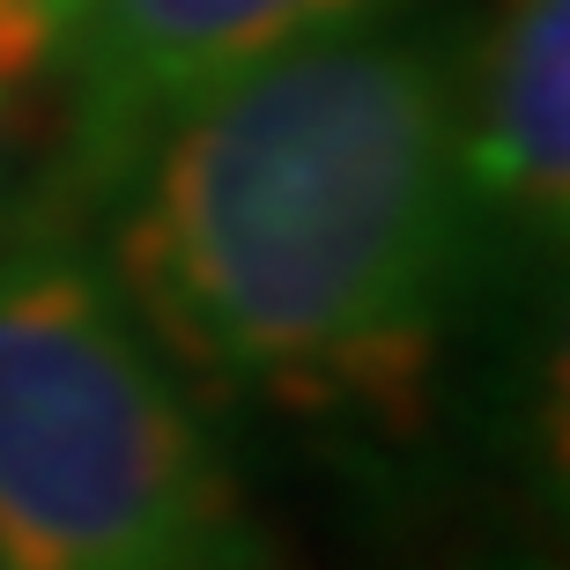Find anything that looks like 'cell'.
Returning <instances> with one entry per match:
<instances>
[{
    "instance_id": "4",
    "label": "cell",
    "mask_w": 570,
    "mask_h": 570,
    "mask_svg": "<svg viewBox=\"0 0 570 570\" xmlns=\"http://www.w3.org/2000/svg\"><path fill=\"white\" fill-rule=\"evenodd\" d=\"M452 141L474 237L556 253L570 223V0H497L466 82H452Z\"/></svg>"
},
{
    "instance_id": "6",
    "label": "cell",
    "mask_w": 570,
    "mask_h": 570,
    "mask_svg": "<svg viewBox=\"0 0 570 570\" xmlns=\"http://www.w3.org/2000/svg\"><path fill=\"white\" fill-rule=\"evenodd\" d=\"M22 156H30V97H8V89H0V230H8V215H16Z\"/></svg>"
},
{
    "instance_id": "2",
    "label": "cell",
    "mask_w": 570,
    "mask_h": 570,
    "mask_svg": "<svg viewBox=\"0 0 570 570\" xmlns=\"http://www.w3.org/2000/svg\"><path fill=\"white\" fill-rule=\"evenodd\" d=\"M0 570H275L178 371L45 215L0 230Z\"/></svg>"
},
{
    "instance_id": "1",
    "label": "cell",
    "mask_w": 570,
    "mask_h": 570,
    "mask_svg": "<svg viewBox=\"0 0 570 570\" xmlns=\"http://www.w3.org/2000/svg\"><path fill=\"white\" fill-rule=\"evenodd\" d=\"M452 67L401 30H326L170 119L119 178L111 289L170 371L407 438L474 267Z\"/></svg>"
},
{
    "instance_id": "3",
    "label": "cell",
    "mask_w": 570,
    "mask_h": 570,
    "mask_svg": "<svg viewBox=\"0 0 570 570\" xmlns=\"http://www.w3.org/2000/svg\"><path fill=\"white\" fill-rule=\"evenodd\" d=\"M393 0H89L60 60V156L45 186V223L119 193L141 148L186 119L200 97L267 67L289 45L371 22Z\"/></svg>"
},
{
    "instance_id": "5",
    "label": "cell",
    "mask_w": 570,
    "mask_h": 570,
    "mask_svg": "<svg viewBox=\"0 0 570 570\" xmlns=\"http://www.w3.org/2000/svg\"><path fill=\"white\" fill-rule=\"evenodd\" d=\"M89 0H0V89L38 97L60 82V60L82 30Z\"/></svg>"
}]
</instances>
